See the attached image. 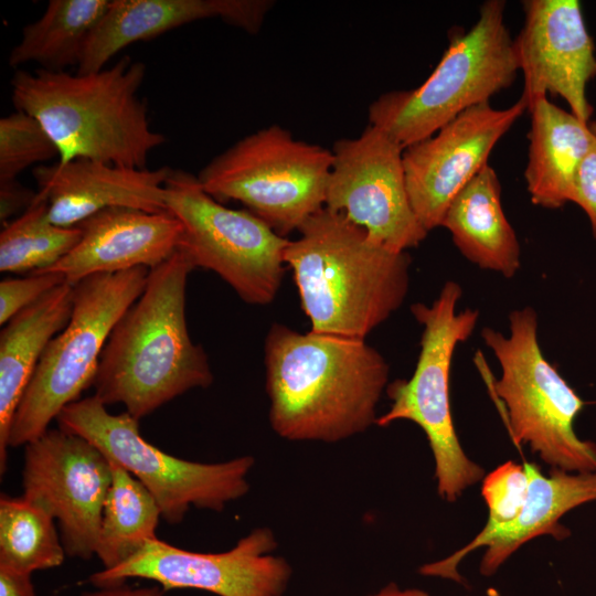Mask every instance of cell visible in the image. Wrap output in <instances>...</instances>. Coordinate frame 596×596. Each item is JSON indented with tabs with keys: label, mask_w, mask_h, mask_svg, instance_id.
<instances>
[{
	"label": "cell",
	"mask_w": 596,
	"mask_h": 596,
	"mask_svg": "<svg viewBox=\"0 0 596 596\" xmlns=\"http://www.w3.org/2000/svg\"><path fill=\"white\" fill-rule=\"evenodd\" d=\"M264 350L269 424L279 437L337 443L376 424L390 368L365 339L274 323Z\"/></svg>",
	"instance_id": "6da1fadb"
},
{
	"label": "cell",
	"mask_w": 596,
	"mask_h": 596,
	"mask_svg": "<svg viewBox=\"0 0 596 596\" xmlns=\"http://www.w3.org/2000/svg\"><path fill=\"white\" fill-rule=\"evenodd\" d=\"M194 268L177 249L149 270L145 290L103 349L92 384L103 404L120 403L139 421L177 396L212 384L207 355L187 326L185 290Z\"/></svg>",
	"instance_id": "7a4b0ae2"
},
{
	"label": "cell",
	"mask_w": 596,
	"mask_h": 596,
	"mask_svg": "<svg viewBox=\"0 0 596 596\" xmlns=\"http://www.w3.org/2000/svg\"><path fill=\"white\" fill-rule=\"evenodd\" d=\"M145 76L146 65L129 56L91 73L18 70L11 99L49 134L58 164L91 159L147 169L166 137L152 130L147 103L138 96Z\"/></svg>",
	"instance_id": "3957f363"
},
{
	"label": "cell",
	"mask_w": 596,
	"mask_h": 596,
	"mask_svg": "<svg viewBox=\"0 0 596 596\" xmlns=\"http://www.w3.org/2000/svg\"><path fill=\"white\" fill-rule=\"evenodd\" d=\"M289 240L292 272L311 330L365 339L404 302L411 257L373 242L343 213L322 207Z\"/></svg>",
	"instance_id": "277c9868"
},
{
	"label": "cell",
	"mask_w": 596,
	"mask_h": 596,
	"mask_svg": "<svg viewBox=\"0 0 596 596\" xmlns=\"http://www.w3.org/2000/svg\"><path fill=\"white\" fill-rule=\"evenodd\" d=\"M504 9L503 0L485 1L477 22L450 39L427 79L416 88L379 96L369 106V124L405 149L510 87L519 64Z\"/></svg>",
	"instance_id": "5b68a950"
},
{
	"label": "cell",
	"mask_w": 596,
	"mask_h": 596,
	"mask_svg": "<svg viewBox=\"0 0 596 596\" xmlns=\"http://www.w3.org/2000/svg\"><path fill=\"white\" fill-rule=\"evenodd\" d=\"M538 315L531 307L509 315V334L481 330L500 376L492 391L504 404L510 435L552 468L596 471V444L581 439L574 423L583 400L544 356L538 337Z\"/></svg>",
	"instance_id": "8992f818"
},
{
	"label": "cell",
	"mask_w": 596,
	"mask_h": 596,
	"mask_svg": "<svg viewBox=\"0 0 596 596\" xmlns=\"http://www.w3.org/2000/svg\"><path fill=\"white\" fill-rule=\"evenodd\" d=\"M461 295L460 285L448 280L432 305L411 306L414 318L423 326L416 368L411 379L387 384L391 407L376 419L381 427L405 419L423 429L435 460L437 491L449 502L485 477L483 468L465 454L451 414L453 356L456 347L472 334L479 319L477 310L458 311Z\"/></svg>",
	"instance_id": "52a82bcc"
},
{
	"label": "cell",
	"mask_w": 596,
	"mask_h": 596,
	"mask_svg": "<svg viewBox=\"0 0 596 596\" xmlns=\"http://www.w3.org/2000/svg\"><path fill=\"white\" fill-rule=\"evenodd\" d=\"M149 268L97 274L73 286L71 318L46 345L13 416L9 446L41 437L62 409L93 384L103 349L123 313L145 290Z\"/></svg>",
	"instance_id": "ba28073f"
},
{
	"label": "cell",
	"mask_w": 596,
	"mask_h": 596,
	"mask_svg": "<svg viewBox=\"0 0 596 596\" xmlns=\"http://www.w3.org/2000/svg\"><path fill=\"white\" fill-rule=\"evenodd\" d=\"M332 160L331 150L272 125L215 156L196 177L215 200L243 203L286 237L324 207Z\"/></svg>",
	"instance_id": "9c48e42d"
},
{
	"label": "cell",
	"mask_w": 596,
	"mask_h": 596,
	"mask_svg": "<svg viewBox=\"0 0 596 596\" xmlns=\"http://www.w3.org/2000/svg\"><path fill=\"white\" fill-rule=\"evenodd\" d=\"M56 422L138 479L170 524L180 523L191 505L220 512L249 490L247 476L255 462L252 456L215 464L171 456L141 436L137 418L127 412L110 414L94 395L65 406Z\"/></svg>",
	"instance_id": "30bf717a"
},
{
	"label": "cell",
	"mask_w": 596,
	"mask_h": 596,
	"mask_svg": "<svg viewBox=\"0 0 596 596\" xmlns=\"http://www.w3.org/2000/svg\"><path fill=\"white\" fill-rule=\"evenodd\" d=\"M164 191L168 212L182 225L179 249L194 267L217 274L249 305L270 304L281 286L289 240L247 209L223 205L190 172L171 169Z\"/></svg>",
	"instance_id": "8fae6325"
},
{
	"label": "cell",
	"mask_w": 596,
	"mask_h": 596,
	"mask_svg": "<svg viewBox=\"0 0 596 596\" xmlns=\"http://www.w3.org/2000/svg\"><path fill=\"white\" fill-rule=\"evenodd\" d=\"M403 150L370 124L359 137L337 140L324 203L373 242L397 252L418 246L428 234L409 201Z\"/></svg>",
	"instance_id": "7c38bea8"
},
{
	"label": "cell",
	"mask_w": 596,
	"mask_h": 596,
	"mask_svg": "<svg viewBox=\"0 0 596 596\" xmlns=\"http://www.w3.org/2000/svg\"><path fill=\"white\" fill-rule=\"evenodd\" d=\"M277 542L269 528H257L231 550L220 553L187 551L159 539L147 542L126 562L94 573L98 587L121 585L128 578L158 583L163 590L191 588L217 596H284L291 567L273 552Z\"/></svg>",
	"instance_id": "4fadbf2b"
},
{
	"label": "cell",
	"mask_w": 596,
	"mask_h": 596,
	"mask_svg": "<svg viewBox=\"0 0 596 596\" xmlns=\"http://www.w3.org/2000/svg\"><path fill=\"white\" fill-rule=\"evenodd\" d=\"M24 447L22 496L57 521L66 555L91 558L111 483L109 459L87 439L60 427Z\"/></svg>",
	"instance_id": "5bb4252c"
},
{
	"label": "cell",
	"mask_w": 596,
	"mask_h": 596,
	"mask_svg": "<svg viewBox=\"0 0 596 596\" xmlns=\"http://www.w3.org/2000/svg\"><path fill=\"white\" fill-rule=\"evenodd\" d=\"M525 110L522 97L504 109L480 104L403 150L409 201L426 231L441 225L453 199L488 164L497 142Z\"/></svg>",
	"instance_id": "9a60e30c"
},
{
	"label": "cell",
	"mask_w": 596,
	"mask_h": 596,
	"mask_svg": "<svg viewBox=\"0 0 596 596\" xmlns=\"http://www.w3.org/2000/svg\"><path fill=\"white\" fill-rule=\"evenodd\" d=\"M524 23L514 41L522 98L526 105L547 94L563 98L582 121L592 119L587 84L596 77L594 40L577 0H525Z\"/></svg>",
	"instance_id": "2e32d148"
},
{
	"label": "cell",
	"mask_w": 596,
	"mask_h": 596,
	"mask_svg": "<svg viewBox=\"0 0 596 596\" xmlns=\"http://www.w3.org/2000/svg\"><path fill=\"white\" fill-rule=\"evenodd\" d=\"M529 473L526 500L518 515L510 522L489 525L464 547L451 555L423 565L424 576L440 577L460 583L458 566L471 552L486 546L480 562L483 576L493 575L502 564L523 544L540 535L565 539L570 531L560 519L582 504L596 501V471L568 472L552 468L549 476L532 464L524 462Z\"/></svg>",
	"instance_id": "e0dca14e"
},
{
	"label": "cell",
	"mask_w": 596,
	"mask_h": 596,
	"mask_svg": "<svg viewBox=\"0 0 596 596\" xmlns=\"http://www.w3.org/2000/svg\"><path fill=\"white\" fill-rule=\"evenodd\" d=\"M32 172L38 193L47 202L50 220L58 226H76L111 207L168 212L169 167L149 170L75 159L66 164H40Z\"/></svg>",
	"instance_id": "ac0fdd59"
},
{
	"label": "cell",
	"mask_w": 596,
	"mask_h": 596,
	"mask_svg": "<svg viewBox=\"0 0 596 596\" xmlns=\"http://www.w3.org/2000/svg\"><path fill=\"white\" fill-rule=\"evenodd\" d=\"M77 226L82 236L74 248L40 273H57L75 285L97 274L151 269L179 249L182 235V225L171 213L129 207L100 211Z\"/></svg>",
	"instance_id": "d6986e66"
},
{
	"label": "cell",
	"mask_w": 596,
	"mask_h": 596,
	"mask_svg": "<svg viewBox=\"0 0 596 596\" xmlns=\"http://www.w3.org/2000/svg\"><path fill=\"white\" fill-rule=\"evenodd\" d=\"M269 0H110L83 49L77 73L97 72L126 46L210 18L257 33Z\"/></svg>",
	"instance_id": "ffe728a7"
},
{
	"label": "cell",
	"mask_w": 596,
	"mask_h": 596,
	"mask_svg": "<svg viewBox=\"0 0 596 596\" xmlns=\"http://www.w3.org/2000/svg\"><path fill=\"white\" fill-rule=\"evenodd\" d=\"M531 127L524 171L531 202L561 209L573 202L581 162L595 141L593 120L585 123L571 111L539 97L528 105Z\"/></svg>",
	"instance_id": "44dd1931"
},
{
	"label": "cell",
	"mask_w": 596,
	"mask_h": 596,
	"mask_svg": "<svg viewBox=\"0 0 596 596\" xmlns=\"http://www.w3.org/2000/svg\"><path fill=\"white\" fill-rule=\"evenodd\" d=\"M73 286L63 283L9 320L0 333V473L7 470L11 423L49 342L67 324Z\"/></svg>",
	"instance_id": "7402d4cb"
},
{
	"label": "cell",
	"mask_w": 596,
	"mask_h": 596,
	"mask_svg": "<svg viewBox=\"0 0 596 596\" xmlns=\"http://www.w3.org/2000/svg\"><path fill=\"white\" fill-rule=\"evenodd\" d=\"M461 255L481 269L512 278L521 266V247L501 203V185L486 164L453 199L441 225Z\"/></svg>",
	"instance_id": "603a6c76"
},
{
	"label": "cell",
	"mask_w": 596,
	"mask_h": 596,
	"mask_svg": "<svg viewBox=\"0 0 596 596\" xmlns=\"http://www.w3.org/2000/svg\"><path fill=\"white\" fill-rule=\"evenodd\" d=\"M110 0H50L43 14L26 24L9 54L11 67L36 63L63 72L78 65L83 49L109 7Z\"/></svg>",
	"instance_id": "cb8c5ba5"
},
{
	"label": "cell",
	"mask_w": 596,
	"mask_h": 596,
	"mask_svg": "<svg viewBox=\"0 0 596 596\" xmlns=\"http://www.w3.org/2000/svg\"><path fill=\"white\" fill-rule=\"evenodd\" d=\"M108 489L95 555L103 570L129 560L155 539L161 510L149 490L120 465L110 460Z\"/></svg>",
	"instance_id": "d4e9b609"
},
{
	"label": "cell",
	"mask_w": 596,
	"mask_h": 596,
	"mask_svg": "<svg viewBox=\"0 0 596 596\" xmlns=\"http://www.w3.org/2000/svg\"><path fill=\"white\" fill-rule=\"evenodd\" d=\"M66 553L55 519L23 496L0 498V566L32 574L60 566Z\"/></svg>",
	"instance_id": "484cf974"
},
{
	"label": "cell",
	"mask_w": 596,
	"mask_h": 596,
	"mask_svg": "<svg viewBox=\"0 0 596 596\" xmlns=\"http://www.w3.org/2000/svg\"><path fill=\"white\" fill-rule=\"evenodd\" d=\"M81 236L77 225L64 227L52 223L47 202L38 193L26 211L3 225L0 233V270L43 272L68 254Z\"/></svg>",
	"instance_id": "4316f807"
},
{
	"label": "cell",
	"mask_w": 596,
	"mask_h": 596,
	"mask_svg": "<svg viewBox=\"0 0 596 596\" xmlns=\"http://www.w3.org/2000/svg\"><path fill=\"white\" fill-rule=\"evenodd\" d=\"M58 157L42 125L25 111L0 119V181L15 180L26 168Z\"/></svg>",
	"instance_id": "83f0119b"
},
{
	"label": "cell",
	"mask_w": 596,
	"mask_h": 596,
	"mask_svg": "<svg viewBox=\"0 0 596 596\" xmlns=\"http://www.w3.org/2000/svg\"><path fill=\"white\" fill-rule=\"evenodd\" d=\"M529 481L525 465L512 460L483 477L481 494L489 511L486 524L497 525L513 520L526 500Z\"/></svg>",
	"instance_id": "f1b7e54d"
},
{
	"label": "cell",
	"mask_w": 596,
	"mask_h": 596,
	"mask_svg": "<svg viewBox=\"0 0 596 596\" xmlns=\"http://www.w3.org/2000/svg\"><path fill=\"white\" fill-rule=\"evenodd\" d=\"M65 283L57 273H32L25 278H7L0 283V323L34 304L53 288Z\"/></svg>",
	"instance_id": "f546056e"
},
{
	"label": "cell",
	"mask_w": 596,
	"mask_h": 596,
	"mask_svg": "<svg viewBox=\"0 0 596 596\" xmlns=\"http://www.w3.org/2000/svg\"><path fill=\"white\" fill-rule=\"evenodd\" d=\"M596 135V120H593ZM573 203L586 214L593 237L596 241V137L593 146L579 164L574 187Z\"/></svg>",
	"instance_id": "4dcf8cb0"
},
{
	"label": "cell",
	"mask_w": 596,
	"mask_h": 596,
	"mask_svg": "<svg viewBox=\"0 0 596 596\" xmlns=\"http://www.w3.org/2000/svg\"><path fill=\"white\" fill-rule=\"evenodd\" d=\"M38 192L15 180L0 181V220L3 225L19 211H26L35 201Z\"/></svg>",
	"instance_id": "1f68e13d"
},
{
	"label": "cell",
	"mask_w": 596,
	"mask_h": 596,
	"mask_svg": "<svg viewBox=\"0 0 596 596\" xmlns=\"http://www.w3.org/2000/svg\"><path fill=\"white\" fill-rule=\"evenodd\" d=\"M0 596H35L31 574L0 566Z\"/></svg>",
	"instance_id": "d6a6232c"
},
{
	"label": "cell",
	"mask_w": 596,
	"mask_h": 596,
	"mask_svg": "<svg viewBox=\"0 0 596 596\" xmlns=\"http://www.w3.org/2000/svg\"><path fill=\"white\" fill-rule=\"evenodd\" d=\"M163 589H159L158 587L132 588L121 584L102 587L99 590L87 592L82 594V596H163Z\"/></svg>",
	"instance_id": "836d02e7"
},
{
	"label": "cell",
	"mask_w": 596,
	"mask_h": 596,
	"mask_svg": "<svg viewBox=\"0 0 596 596\" xmlns=\"http://www.w3.org/2000/svg\"><path fill=\"white\" fill-rule=\"evenodd\" d=\"M369 596H432L427 592L419 588H402L396 583L392 582L382 587L374 594Z\"/></svg>",
	"instance_id": "e575fe53"
}]
</instances>
